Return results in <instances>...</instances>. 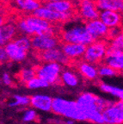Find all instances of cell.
Instances as JSON below:
<instances>
[{
    "mask_svg": "<svg viewBox=\"0 0 123 124\" xmlns=\"http://www.w3.org/2000/svg\"><path fill=\"white\" fill-rule=\"evenodd\" d=\"M100 10H109L123 13V0H96Z\"/></svg>",
    "mask_w": 123,
    "mask_h": 124,
    "instance_id": "7402d4cb",
    "label": "cell"
},
{
    "mask_svg": "<svg viewBox=\"0 0 123 124\" xmlns=\"http://www.w3.org/2000/svg\"><path fill=\"white\" fill-rule=\"evenodd\" d=\"M2 81L3 84L4 85H7V86H10V85L13 84V80H12L11 76L10 75V73L4 72L2 75Z\"/></svg>",
    "mask_w": 123,
    "mask_h": 124,
    "instance_id": "1f68e13d",
    "label": "cell"
},
{
    "mask_svg": "<svg viewBox=\"0 0 123 124\" xmlns=\"http://www.w3.org/2000/svg\"><path fill=\"white\" fill-rule=\"evenodd\" d=\"M77 102L86 116L87 121L95 124H105L102 111L112 100H107L91 92H82Z\"/></svg>",
    "mask_w": 123,
    "mask_h": 124,
    "instance_id": "6da1fadb",
    "label": "cell"
},
{
    "mask_svg": "<svg viewBox=\"0 0 123 124\" xmlns=\"http://www.w3.org/2000/svg\"><path fill=\"white\" fill-rule=\"evenodd\" d=\"M98 73L101 78H111L117 75L118 72L110 66L103 63L98 66Z\"/></svg>",
    "mask_w": 123,
    "mask_h": 124,
    "instance_id": "f1b7e54d",
    "label": "cell"
},
{
    "mask_svg": "<svg viewBox=\"0 0 123 124\" xmlns=\"http://www.w3.org/2000/svg\"><path fill=\"white\" fill-rule=\"evenodd\" d=\"M15 23L20 34L31 37L45 33H57L55 26L35 14H24Z\"/></svg>",
    "mask_w": 123,
    "mask_h": 124,
    "instance_id": "7a4b0ae2",
    "label": "cell"
},
{
    "mask_svg": "<svg viewBox=\"0 0 123 124\" xmlns=\"http://www.w3.org/2000/svg\"><path fill=\"white\" fill-rule=\"evenodd\" d=\"M121 29H122V32H123V25H122V27H121Z\"/></svg>",
    "mask_w": 123,
    "mask_h": 124,
    "instance_id": "f35d334b",
    "label": "cell"
},
{
    "mask_svg": "<svg viewBox=\"0 0 123 124\" xmlns=\"http://www.w3.org/2000/svg\"><path fill=\"white\" fill-rule=\"evenodd\" d=\"M75 123V120L72 119H66V121L65 122V124H74Z\"/></svg>",
    "mask_w": 123,
    "mask_h": 124,
    "instance_id": "836d02e7",
    "label": "cell"
},
{
    "mask_svg": "<svg viewBox=\"0 0 123 124\" xmlns=\"http://www.w3.org/2000/svg\"><path fill=\"white\" fill-rule=\"evenodd\" d=\"M18 29L16 23L6 22L0 27V44L1 46H4L7 43L13 41L17 36Z\"/></svg>",
    "mask_w": 123,
    "mask_h": 124,
    "instance_id": "9a60e30c",
    "label": "cell"
},
{
    "mask_svg": "<svg viewBox=\"0 0 123 124\" xmlns=\"http://www.w3.org/2000/svg\"><path fill=\"white\" fill-rule=\"evenodd\" d=\"M49 1H58V0H49Z\"/></svg>",
    "mask_w": 123,
    "mask_h": 124,
    "instance_id": "74e56055",
    "label": "cell"
},
{
    "mask_svg": "<svg viewBox=\"0 0 123 124\" xmlns=\"http://www.w3.org/2000/svg\"><path fill=\"white\" fill-rule=\"evenodd\" d=\"M71 1L72 3H74L75 4H77V3L79 2V0H71Z\"/></svg>",
    "mask_w": 123,
    "mask_h": 124,
    "instance_id": "e575fe53",
    "label": "cell"
},
{
    "mask_svg": "<svg viewBox=\"0 0 123 124\" xmlns=\"http://www.w3.org/2000/svg\"><path fill=\"white\" fill-rule=\"evenodd\" d=\"M75 13L76 12L61 13V12L55 11L44 4L38 8L33 14H35V16L42 18V19L46 20L52 24H57V23H68L75 16Z\"/></svg>",
    "mask_w": 123,
    "mask_h": 124,
    "instance_id": "52a82bcc",
    "label": "cell"
},
{
    "mask_svg": "<svg viewBox=\"0 0 123 124\" xmlns=\"http://www.w3.org/2000/svg\"><path fill=\"white\" fill-rule=\"evenodd\" d=\"M108 52L123 53V32L115 38L108 40Z\"/></svg>",
    "mask_w": 123,
    "mask_h": 124,
    "instance_id": "d4e9b609",
    "label": "cell"
},
{
    "mask_svg": "<svg viewBox=\"0 0 123 124\" xmlns=\"http://www.w3.org/2000/svg\"><path fill=\"white\" fill-rule=\"evenodd\" d=\"M38 117L36 111L34 108H29L26 109L23 115V121L25 122H35Z\"/></svg>",
    "mask_w": 123,
    "mask_h": 124,
    "instance_id": "f546056e",
    "label": "cell"
},
{
    "mask_svg": "<svg viewBox=\"0 0 123 124\" xmlns=\"http://www.w3.org/2000/svg\"><path fill=\"white\" fill-rule=\"evenodd\" d=\"M36 74L38 77L41 78L46 82L52 85H57L61 83L60 76H61L62 65L56 62H43V64L35 67Z\"/></svg>",
    "mask_w": 123,
    "mask_h": 124,
    "instance_id": "8992f818",
    "label": "cell"
},
{
    "mask_svg": "<svg viewBox=\"0 0 123 124\" xmlns=\"http://www.w3.org/2000/svg\"><path fill=\"white\" fill-rule=\"evenodd\" d=\"M3 3H8V2H10L11 0H2Z\"/></svg>",
    "mask_w": 123,
    "mask_h": 124,
    "instance_id": "d590c367",
    "label": "cell"
},
{
    "mask_svg": "<svg viewBox=\"0 0 123 124\" xmlns=\"http://www.w3.org/2000/svg\"><path fill=\"white\" fill-rule=\"evenodd\" d=\"M39 58L43 62H56L62 66H66L71 62V60L65 54L61 46H56L49 50L39 53Z\"/></svg>",
    "mask_w": 123,
    "mask_h": 124,
    "instance_id": "8fae6325",
    "label": "cell"
},
{
    "mask_svg": "<svg viewBox=\"0 0 123 124\" xmlns=\"http://www.w3.org/2000/svg\"><path fill=\"white\" fill-rule=\"evenodd\" d=\"M77 16L85 23L99 18L100 10L96 0H79L77 4Z\"/></svg>",
    "mask_w": 123,
    "mask_h": 124,
    "instance_id": "30bf717a",
    "label": "cell"
},
{
    "mask_svg": "<svg viewBox=\"0 0 123 124\" xmlns=\"http://www.w3.org/2000/svg\"><path fill=\"white\" fill-rule=\"evenodd\" d=\"M60 39L56 34L45 33L42 35H35L32 37V48L37 52L41 53L58 46Z\"/></svg>",
    "mask_w": 123,
    "mask_h": 124,
    "instance_id": "ba28073f",
    "label": "cell"
},
{
    "mask_svg": "<svg viewBox=\"0 0 123 124\" xmlns=\"http://www.w3.org/2000/svg\"><path fill=\"white\" fill-rule=\"evenodd\" d=\"M102 115L105 124H123V100L112 101Z\"/></svg>",
    "mask_w": 123,
    "mask_h": 124,
    "instance_id": "9c48e42d",
    "label": "cell"
},
{
    "mask_svg": "<svg viewBox=\"0 0 123 124\" xmlns=\"http://www.w3.org/2000/svg\"><path fill=\"white\" fill-rule=\"evenodd\" d=\"M36 70L33 67H24L18 73V78L19 81L23 84L27 85L31 79H33L35 77H36Z\"/></svg>",
    "mask_w": 123,
    "mask_h": 124,
    "instance_id": "484cf974",
    "label": "cell"
},
{
    "mask_svg": "<svg viewBox=\"0 0 123 124\" xmlns=\"http://www.w3.org/2000/svg\"><path fill=\"white\" fill-rule=\"evenodd\" d=\"M53 101H54V98H52L50 96L36 94V95L30 97V105L38 110L50 112L52 111Z\"/></svg>",
    "mask_w": 123,
    "mask_h": 124,
    "instance_id": "d6986e66",
    "label": "cell"
},
{
    "mask_svg": "<svg viewBox=\"0 0 123 124\" xmlns=\"http://www.w3.org/2000/svg\"><path fill=\"white\" fill-rule=\"evenodd\" d=\"M50 85V84L46 82V80H44L41 78L35 77L33 79H31L29 83H27L26 86L27 88L30 90H36V89H43V88H47Z\"/></svg>",
    "mask_w": 123,
    "mask_h": 124,
    "instance_id": "83f0119b",
    "label": "cell"
},
{
    "mask_svg": "<svg viewBox=\"0 0 123 124\" xmlns=\"http://www.w3.org/2000/svg\"><path fill=\"white\" fill-rule=\"evenodd\" d=\"M12 7L23 14H33L41 6L40 0H11Z\"/></svg>",
    "mask_w": 123,
    "mask_h": 124,
    "instance_id": "ac0fdd59",
    "label": "cell"
},
{
    "mask_svg": "<svg viewBox=\"0 0 123 124\" xmlns=\"http://www.w3.org/2000/svg\"><path fill=\"white\" fill-rule=\"evenodd\" d=\"M10 107L28 106L30 105V97L22 95H14L11 100L8 103Z\"/></svg>",
    "mask_w": 123,
    "mask_h": 124,
    "instance_id": "4316f807",
    "label": "cell"
},
{
    "mask_svg": "<svg viewBox=\"0 0 123 124\" xmlns=\"http://www.w3.org/2000/svg\"><path fill=\"white\" fill-rule=\"evenodd\" d=\"M0 60H1V63H2V64L6 63L8 60H9V57H8L7 53H6L4 46H1V49H0Z\"/></svg>",
    "mask_w": 123,
    "mask_h": 124,
    "instance_id": "d6a6232c",
    "label": "cell"
},
{
    "mask_svg": "<svg viewBox=\"0 0 123 124\" xmlns=\"http://www.w3.org/2000/svg\"><path fill=\"white\" fill-rule=\"evenodd\" d=\"M45 5L49 7L55 11L61 13H68V12H76L75 4L71 0H58V1H47L45 3Z\"/></svg>",
    "mask_w": 123,
    "mask_h": 124,
    "instance_id": "ffe728a7",
    "label": "cell"
},
{
    "mask_svg": "<svg viewBox=\"0 0 123 124\" xmlns=\"http://www.w3.org/2000/svg\"><path fill=\"white\" fill-rule=\"evenodd\" d=\"M4 47L7 53L10 61L16 62V63L24 61L27 59L29 52V51H27L25 49H23V47H21L14 41L7 43Z\"/></svg>",
    "mask_w": 123,
    "mask_h": 124,
    "instance_id": "5bb4252c",
    "label": "cell"
},
{
    "mask_svg": "<svg viewBox=\"0 0 123 124\" xmlns=\"http://www.w3.org/2000/svg\"><path fill=\"white\" fill-rule=\"evenodd\" d=\"M52 112L61 116L66 119L84 122L87 121V117L77 101L67 100L62 97H54L53 101Z\"/></svg>",
    "mask_w": 123,
    "mask_h": 124,
    "instance_id": "3957f363",
    "label": "cell"
},
{
    "mask_svg": "<svg viewBox=\"0 0 123 124\" xmlns=\"http://www.w3.org/2000/svg\"><path fill=\"white\" fill-rule=\"evenodd\" d=\"M61 47L65 54L71 60V61L83 59L86 50V46L79 43L62 42Z\"/></svg>",
    "mask_w": 123,
    "mask_h": 124,
    "instance_id": "2e32d148",
    "label": "cell"
},
{
    "mask_svg": "<svg viewBox=\"0 0 123 124\" xmlns=\"http://www.w3.org/2000/svg\"><path fill=\"white\" fill-rule=\"evenodd\" d=\"M121 33H122V29L121 28H112V29H109L108 35V41L116 37Z\"/></svg>",
    "mask_w": 123,
    "mask_h": 124,
    "instance_id": "4dcf8cb0",
    "label": "cell"
},
{
    "mask_svg": "<svg viewBox=\"0 0 123 124\" xmlns=\"http://www.w3.org/2000/svg\"><path fill=\"white\" fill-rule=\"evenodd\" d=\"M61 42L79 43L85 46L95 41L85 23H74L63 28L60 31Z\"/></svg>",
    "mask_w": 123,
    "mask_h": 124,
    "instance_id": "277c9868",
    "label": "cell"
},
{
    "mask_svg": "<svg viewBox=\"0 0 123 124\" xmlns=\"http://www.w3.org/2000/svg\"><path fill=\"white\" fill-rule=\"evenodd\" d=\"M99 19L102 20L109 29L121 28L123 25V13L115 10H100Z\"/></svg>",
    "mask_w": 123,
    "mask_h": 124,
    "instance_id": "4fadbf2b",
    "label": "cell"
},
{
    "mask_svg": "<svg viewBox=\"0 0 123 124\" xmlns=\"http://www.w3.org/2000/svg\"><path fill=\"white\" fill-rule=\"evenodd\" d=\"M103 62L118 72H123V53L108 52Z\"/></svg>",
    "mask_w": 123,
    "mask_h": 124,
    "instance_id": "44dd1931",
    "label": "cell"
},
{
    "mask_svg": "<svg viewBox=\"0 0 123 124\" xmlns=\"http://www.w3.org/2000/svg\"><path fill=\"white\" fill-rule=\"evenodd\" d=\"M40 1L41 3H44V4H45V3H46L47 1H49V0H40Z\"/></svg>",
    "mask_w": 123,
    "mask_h": 124,
    "instance_id": "8d00e7d4",
    "label": "cell"
},
{
    "mask_svg": "<svg viewBox=\"0 0 123 124\" xmlns=\"http://www.w3.org/2000/svg\"><path fill=\"white\" fill-rule=\"evenodd\" d=\"M60 80H61V83L64 85L71 88L77 87L79 85V82H80V79H79V77L77 76V74L75 72L69 69H65L62 71Z\"/></svg>",
    "mask_w": 123,
    "mask_h": 124,
    "instance_id": "603a6c76",
    "label": "cell"
},
{
    "mask_svg": "<svg viewBox=\"0 0 123 124\" xmlns=\"http://www.w3.org/2000/svg\"><path fill=\"white\" fill-rule=\"evenodd\" d=\"M108 40H95L93 42L86 46L85 55L83 60L92 63V64H100L104 61L107 53H108Z\"/></svg>",
    "mask_w": 123,
    "mask_h": 124,
    "instance_id": "5b68a950",
    "label": "cell"
},
{
    "mask_svg": "<svg viewBox=\"0 0 123 124\" xmlns=\"http://www.w3.org/2000/svg\"><path fill=\"white\" fill-rule=\"evenodd\" d=\"M76 63H77L76 66L77 71L85 78L91 81L97 79V78L99 77V73H98V67L96 65L90 63L85 60H77Z\"/></svg>",
    "mask_w": 123,
    "mask_h": 124,
    "instance_id": "e0dca14e",
    "label": "cell"
},
{
    "mask_svg": "<svg viewBox=\"0 0 123 124\" xmlns=\"http://www.w3.org/2000/svg\"><path fill=\"white\" fill-rule=\"evenodd\" d=\"M99 88L102 91L110 94L113 97H116L118 100H123V88L114 86L107 83H101L99 85Z\"/></svg>",
    "mask_w": 123,
    "mask_h": 124,
    "instance_id": "cb8c5ba5",
    "label": "cell"
},
{
    "mask_svg": "<svg viewBox=\"0 0 123 124\" xmlns=\"http://www.w3.org/2000/svg\"><path fill=\"white\" fill-rule=\"evenodd\" d=\"M85 24L94 40H101V39L108 40L109 28L103 22H102V20L97 18V19L86 22Z\"/></svg>",
    "mask_w": 123,
    "mask_h": 124,
    "instance_id": "7c38bea8",
    "label": "cell"
}]
</instances>
